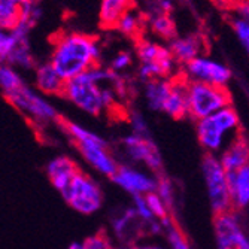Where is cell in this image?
I'll return each mask as SVG.
<instances>
[{"label": "cell", "mask_w": 249, "mask_h": 249, "mask_svg": "<svg viewBox=\"0 0 249 249\" xmlns=\"http://www.w3.org/2000/svg\"><path fill=\"white\" fill-rule=\"evenodd\" d=\"M231 27H233V32H234L236 37L242 43L243 50L249 55V22L242 19V18H239V17H236L231 21Z\"/></svg>", "instance_id": "f546056e"}, {"label": "cell", "mask_w": 249, "mask_h": 249, "mask_svg": "<svg viewBox=\"0 0 249 249\" xmlns=\"http://www.w3.org/2000/svg\"><path fill=\"white\" fill-rule=\"evenodd\" d=\"M84 245H85V249H110L112 248V243L106 230H99L97 233L88 236L84 240Z\"/></svg>", "instance_id": "4dcf8cb0"}, {"label": "cell", "mask_w": 249, "mask_h": 249, "mask_svg": "<svg viewBox=\"0 0 249 249\" xmlns=\"http://www.w3.org/2000/svg\"><path fill=\"white\" fill-rule=\"evenodd\" d=\"M206 43L201 35L191 33L185 36H176L173 40L169 42V50L173 54L175 60L179 64H188L190 61L198 58L205 53Z\"/></svg>", "instance_id": "5bb4252c"}, {"label": "cell", "mask_w": 249, "mask_h": 249, "mask_svg": "<svg viewBox=\"0 0 249 249\" xmlns=\"http://www.w3.org/2000/svg\"><path fill=\"white\" fill-rule=\"evenodd\" d=\"M136 54L141 63H155L160 66L164 78L176 76V67L179 63L175 60L169 47L149 39H139L136 43Z\"/></svg>", "instance_id": "9c48e42d"}, {"label": "cell", "mask_w": 249, "mask_h": 249, "mask_svg": "<svg viewBox=\"0 0 249 249\" xmlns=\"http://www.w3.org/2000/svg\"><path fill=\"white\" fill-rule=\"evenodd\" d=\"M237 17L249 22V0H240L236 6Z\"/></svg>", "instance_id": "d590c367"}, {"label": "cell", "mask_w": 249, "mask_h": 249, "mask_svg": "<svg viewBox=\"0 0 249 249\" xmlns=\"http://www.w3.org/2000/svg\"><path fill=\"white\" fill-rule=\"evenodd\" d=\"M22 0H0V26L2 30H14L21 18Z\"/></svg>", "instance_id": "cb8c5ba5"}, {"label": "cell", "mask_w": 249, "mask_h": 249, "mask_svg": "<svg viewBox=\"0 0 249 249\" xmlns=\"http://www.w3.org/2000/svg\"><path fill=\"white\" fill-rule=\"evenodd\" d=\"M64 201L82 215L96 213L103 205V191L93 178L79 172L71 185L61 191Z\"/></svg>", "instance_id": "8992f818"}, {"label": "cell", "mask_w": 249, "mask_h": 249, "mask_svg": "<svg viewBox=\"0 0 249 249\" xmlns=\"http://www.w3.org/2000/svg\"><path fill=\"white\" fill-rule=\"evenodd\" d=\"M5 63L12 66V67H21V69H26V71L36 69L29 39L27 40H19V43L17 45V48L8 55Z\"/></svg>", "instance_id": "603a6c76"}, {"label": "cell", "mask_w": 249, "mask_h": 249, "mask_svg": "<svg viewBox=\"0 0 249 249\" xmlns=\"http://www.w3.org/2000/svg\"><path fill=\"white\" fill-rule=\"evenodd\" d=\"M229 185L234 211L245 209L249 205V164L234 173H229Z\"/></svg>", "instance_id": "44dd1931"}, {"label": "cell", "mask_w": 249, "mask_h": 249, "mask_svg": "<svg viewBox=\"0 0 249 249\" xmlns=\"http://www.w3.org/2000/svg\"><path fill=\"white\" fill-rule=\"evenodd\" d=\"M182 73L191 81H200L216 87H227L231 79L230 67L209 58L208 55H201L185 64Z\"/></svg>", "instance_id": "ba28073f"}, {"label": "cell", "mask_w": 249, "mask_h": 249, "mask_svg": "<svg viewBox=\"0 0 249 249\" xmlns=\"http://www.w3.org/2000/svg\"><path fill=\"white\" fill-rule=\"evenodd\" d=\"M233 106V99L227 87H216L200 81L188 82V117L196 123L208 118L218 110Z\"/></svg>", "instance_id": "3957f363"}, {"label": "cell", "mask_w": 249, "mask_h": 249, "mask_svg": "<svg viewBox=\"0 0 249 249\" xmlns=\"http://www.w3.org/2000/svg\"><path fill=\"white\" fill-rule=\"evenodd\" d=\"M172 93V78H158L145 82V99L152 110L163 112Z\"/></svg>", "instance_id": "ffe728a7"}, {"label": "cell", "mask_w": 249, "mask_h": 249, "mask_svg": "<svg viewBox=\"0 0 249 249\" xmlns=\"http://www.w3.org/2000/svg\"><path fill=\"white\" fill-rule=\"evenodd\" d=\"M134 6V0H100L99 21L100 27L106 30L117 29L121 17L131 11Z\"/></svg>", "instance_id": "d6986e66"}, {"label": "cell", "mask_w": 249, "mask_h": 249, "mask_svg": "<svg viewBox=\"0 0 249 249\" xmlns=\"http://www.w3.org/2000/svg\"><path fill=\"white\" fill-rule=\"evenodd\" d=\"M130 123H131V127H133V134H138V136H143V138H149L148 134V125L143 120V117L138 112H133L130 115Z\"/></svg>", "instance_id": "e575fe53"}, {"label": "cell", "mask_w": 249, "mask_h": 249, "mask_svg": "<svg viewBox=\"0 0 249 249\" xmlns=\"http://www.w3.org/2000/svg\"><path fill=\"white\" fill-rule=\"evenodd\" d=\"M127 155L133 161H142L145 163L151 170L154 172H161L163 160L161 155L158 152L155 143L149 138H143V136L131 134L123 141Z\"/></svg>", "instance_id": "30bf717a"}, {"label": "cell", "mask_w": 249, "mask_h": 249, "mask_svg": "<svg viewBox=\"0 0 249 249\" xmlns=\"http://www.w3.org/2000/svg\"><path fill=\"white\" fill-rule=\"evenodd\" d=\"M133 205H134V211L138 212V215L145 221V222H152L157 218L154 216V213L151 212L145 196H133Z\"/></svg>", "instance_id": "d6a6232c"}, {"label": "cell", "mask_w": 249, "mask_h": 249, "mask_svg": "<svg viewBox=\"0 0 249 249\" xmlns=\"http://www.w3.org/2000/svg\"><path fill=\"white\" fill-rule=\"evenodd\" d=\"M112 180L131 196H146L157 191V180L127 166H120Z\"/></svg>", "instance_id": "4fadbf2b"}, {"label": "cell", "mask_w": 249, "mask_h": 249, "mask_svg": "<svg viewBox=\"0 0 249 249\" xmlns=\"http://www.w3.org/2000/svg\"><path fill=\"white\" fill-rule=\"evenodd\" d=\"M110 249H117V248H114V246H112V248H110Z\"/></svg>", "instance_id": "f35d334b"}, {"label": "cell", "mask_w": 249, "mask_h": 249, "mask_svg": "<svg viewBox=\"0 0 249 249\" xmlns=\"http://www.w3.org/2000/svg\"><path fill=\"white\" fill-rule=\"evenodd\" d=\"M188 82L190 79L179 73L172 78V93L164 105V114L173 120H182L188 117Z\"/></svg>", "instance_id": "9a60e30c"}, {"label": "cell", "mask_w": 249, "mask_h": 249, "mask_svg": "<svg viewBox=\"0 0 249 249\" xmlns=\"http://www.w3.org/2000/svg\"><path fill=\"white\" fill-rule=\"evenodd\" d=\"M219 161L227 173H234L249 164V143L242 133H239L229 148L224 151Z\"/></svg>", "instance_id": "ac0fdd59"}, {"label": "cell", "mask_w": 249, "mask_h": 249, "mask_svg": "<svg viewBox=\"0 0 249 249\" xmlns=\"http://www.w3.org/2000/svg\"><path fill=\"white\" fill-rule=\"evenodd\" d=\"M127 249H161L158 246H152V245H133Z\"/></svg>", "instance_id": "8d00e7d4"}, {"label": "cell", "mask_w": 249, "mask_h": 249, "mask_svg": "<svg viewBox=\"0 0 249 249\" xmlns=\"http://www.w3.org/2000/svg\"><path fill=\"white\" fill-rule=\"evenodd\" d=\"M35 85L40 94L45 96H63L66 79L54 69V66L42 63L35 69Z\"/></svg>", "instance_id": "e0dca14e"}, {"label": "cell", "mask_w": 249, "mask_h": 249, "mask_svg": "<svg viewBox=\"0 0 249 249\" xmlns=\"http://www.w3.org/2000/svg\"><path fill=\"white\" fill-rule=\"evenodd\" d=\"M240 120L233 106H227L216 114L203 118L196 123L197 138L200 145L208 152L213 154L221 149L224 143V136L229 131H236L239 128Z\"/></svg>", "instance_id": "5b68a950"}, {"label": "cell", "mask_w": 249, "mask_h": 249, "mask_svg": "<svg viewBox=\"0 0 249 249\" xmlns=\"http://www.w3.org/2000/svg\"><path fill=\"white\" fill-rule=\"evenodd\" d=\"M149 30L164 40H173L176 37V24L169 14H158L146 19Z\"/></svg>", "instance_id": "7402d4cb"}, {"label": "cell", "mask_w": 249, "mask_h": 249, "mask_svg": "<svg viewBox=\"0 0 249 249\" xmlns=\"http://www.w3.org/2000/svg\"><path fill=\"white\" fill-rule=\"evenodd\" d=\"M164 230H166V236H167V240H169L172 249H191L187 237L179 230V227L175 222H172Z\"/></svg>", "instance_id": "83f0119b"}, {"label": "cell", "mask_w": 249, "mask_h": 249, "mask_svg": "<svg viewBox=\"0 0 249 249\" xmlns=\"http://www.w3.org/2000/svg\"><path fill=\"white\" fill-rule=\"evenodd\" d=\"M99 58L100 43L91 35L63 32L55 35L53 40L50 63L66 81L99 66Z\"/></svg>", "instance_id": "6da1fadb"}, {"label": "cell", "mask_w": 249, "mask_h": 249, "mask_svg": "<svg viewBox=\"0 0 249 249\" xmlns=\"http://www.w3.org/2000/svg\"><path fill=\"white\" fill-rule=\"evenodd\" d=\"M6 100L19 112H22L29 118H33L40 123H48V121H58V112L55 107L39 94L37 89H33L27 85H24L18 93L8 96Z\"/></svg>", "instance_id": "52a82bcc"}, {"label": "cell", "mask_w": 249, "mask_h": 249, "mask_svg": "<svg viewBox=\"0 0 249 249\" xmlns=\"http://www.w3.org/2000/svg\"><path fill=\"white\" fill-rule=\"evenodd\" d=\"M143 17L145 15H142L141 12H138L136 9H131L121 17L115 30H118L120 33L130 36V37H138L143 29V22H145Z\"/></svg>", "instance_id": "484cf974"}, {"label": "cell", "mask_w": 249, "mask_h": 249, "mask_svg": "<svg viewBox=\"0 0 249 249\" xmlns=\"http://www.w3.org/2000/svg\"><path fill=\"white\" fill-rule=\"evenodd\" d=\"M131 53H128V51H121V53H118L115 57H114V60H112V63H110V69L114 71V72H117V73H120V72H123V71H125L127 67L131 64Z\"/></svg>", "instance_id": "836d02e7"}, {"label": "cell", "mask_w": 249, "mask_h": 249, "mask_svg": "<svg viewBox=\"0 0 249 249\" xmlns=\"http://www.w3.org/2000/svg\"><path fill=\"white\" fill-rule=\"evenodd\" d=\"M234 213L236 211L213 215L218 249H237L242 240L245 239V234L239 227V222Z\"/></svg>", "instance_id": "7c38bea8"}, {"label": "cell", "mask_w": 249, "mask_h": 249, "mask_svg": "<svg viewBox=\"0 0 249 249\" xmlns=\"http://www.w3.org/2000/svg\"><path fill=\"white\" fill-rule=\"evenodd\" d=\"M19 43V39L14 35L12 30H2L0 33V57L2 61L8 58V55L17 48V45Z\"/></svg>", "instance_id": "f1b7e54d"}, {"label": "cell", "mask_w": 249, "mask_h": 249, "mask_svg": "<svg viewBox=\"0 0 249 249\" xmlns=\"http://www.w3.org/2000/svg\"><path fill=\"white\" fill-rule=\"evenodd\" d=\"M201 170L205 176L208 196L213 215L233 212V200L229 185V173L222 167L219 158L213 154L206 152L201 160Z\"/></svg>", "instance_id": "277c9868"}, {"label": "cell", "mask_w": 249, "mask_h": 249, "mask_svg": "<svg viewBox=\"0 0 249 249\" xmlns=\"http://www.w3.org/2000/svg\"><path fill=\"white\" fill-rule=\"evenodd\" d=\"M79 172H82L79 169V166L72 160L71 157H66V155L55 157L54 160H51L47 166V175L51 180V184L60 193L71 185L73 178Z\"/></svg>", "instance_id": "2e32d148"}, {"label": "cell", "mask_w": 249, "mask_h": 249, "mask_svg": "<svg viewBox=\"0 0 249 249\" xmlns=\"http://www.w3.org/2000/svg\"><path fill=\"white\" fill-rule=\"evenodd\" d=\"M24 85H26L24 81L18 75L15 67L3 63L2 67H0V87H2L3 96L8 97V96L18 93Z\"/></svg>", "instance_id": "d4e9b609"}, {"label": "cell", "mask_w": 249, "mask_h": 249, "mask_svg": "<svg viewBox=\"0 0 249 249\" xmlns=\"http://www.w3.org/2000/svg\"><path fill=\"white\" fill-rule=\"evenodd\" d=\"M145 198H146V203H148L151 212L154 213V216L157 219L163 221V219L169 218V208L166 206V203L163 201V198L157 193H149V194L145 196Z\"/></svg>", "instance_id": "4316f807"}, {"label": "cell", "mask_w": 249, "mask_h": 249, "mask_svg": "<svg viewBox=\"0 0 249 249\" xmlns=\"http://www.w3.org/2000/svg\"><path fill=\"white\" fill-rule=\"evenodd\" d=\"M112 225H114V231L118 237V240L125 245L127 248L138 245V242L145 230H146V222L138 215V212L133 209H127L125 212H123L121 215H118L114 221H112Z\"/></svg>", "instance_id": "8fae6325"}, {"label": "cell", "mask_w": 249, "mask_h": 249, "mask_svg": "<svg viewBox=\"0 0 249 249\" xmlns=\"http://www.w3.org/2000/svg\"><path fill=\"white\" fill-rule=\"evenodd\" d=\"M158 196H160L163 198V201L166 203V206L170 209L173 208V187L170 184V180L164 176L158 178L157 180V191H155Z\"/></svg>", "instance_id": "1f68e13d"}, {"label": "cell", "mask_w": 249, "mask_h": 249, "mask_svg": "<svg viewBox=\"0 0 249 249\" xmlns=\"http://www.w3.org/2000/svg\"><path fill=\"white\" fill-rule=\"evenodd\" d=\"M67 249H85V245H84V242L81 243V242H73V243H71L69 245V248Z\"/></svg>", "instance_id": "74e56055"}, {"label": "cell", "mask_w": 249, "mask_h": 249, "mask_svg": "<svg viewBox=\"0 0 249 249\" xmlns=\"http://www.w3.org/2000/svg\"><path fill=\"white\" fill-rule=\"evenodd\" d=\"M58 123L63 127V130L67 133V136L72 139L73 145L76 146V149L81 152L84 160L89 166H93L99 173H102L110 179L115 176L120 166L114 160V157L110 155V152L107 149V143L100 138V136H97L93 131H88L87 128L78 125L75 123L67 121V120L60 118Z\"/></svg>", "instance_id": "7a4b0ae2"}]
</instances>
